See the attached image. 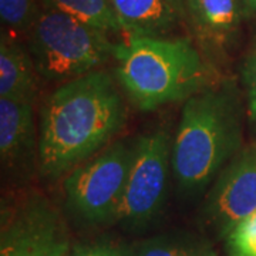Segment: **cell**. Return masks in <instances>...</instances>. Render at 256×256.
I'll return each instance as SVG.
<instances>
[{
    "instance_id": "obj_1",
    "label": "cell",
    "mask_w": 256,
    "mask_h": 256,
    "mask_svg": "<svg viewBox=\"0 0 256 256\" xmlns=\"http://www.w3.org/2000/svg\"><path fill=\"white\" fill-rule=\"evenodd\" d=\"M126 124V106L106 72L64 82L47 97L38 127V168L47 178L68 174L110 142Z\"/></svg>"
},
{
    "instance_id": "obj_2",
    "label": "cell",
    "mask_w": 256,
    "mask_h": 256,
    "mask_svg": "<svg viewBox=\"0 0 256 256\" xmlns=\"http://www.w3.org/2000/svg\"><path fill=\"white\" fill-rule=\"evenodd\" d=\"M242 142L240 102L229 82L205 86L185 101L172 142V172L186 194L204 191Z\"/></svg>"
},
{
    "instance_id": "obj_3",
    "label": "cell",
    "mask_w": 256,
    "mask_h": 256,
    "mask_svg": "<svg viewBox=\"0 0 256 256\" xmlns=\"http://www.w3.org/2000/svg\"><path fill=\"white\" fill-rule=\"evenodd\" d=\"M114 57L121 87L142 111L188 100L208 86L206 66L186 38L130 37Z\"/></svg>"
},
{
    "instance_id": "obj_4",
    "label": "cell",
    "mask_w": 256,
    "mask_h": 256,
    "mask_svg": "<svg viewBox=\"0 0 256 256\" xmlns=\"http://www.w3.org/2000/svg\"><path fill=\"white\" fill-rule=\"evenodd\" d=\"M30 52L38 76L72 82L96 72L116 53L106 32L63 12L43 8L30 32Z\"/></svg>"
},
{
    "instance_id": "obj_5",
    "label": "cell",
    "mask_w": 256,
    "mask_h": 256,
    "mask_svg": "<svg viewBox=\"0 0 256 256\" xmlns=\"http://www.w3.org/2000/svg\"><path fill=\"white\" fill-rule=\"evenodd\" d=\"M136 151V142L118 141L76 166L64 178L72 210L88 222L116 220Z\"/></svg>"
},
{
    "instance_id": "obj_6",
    "label": "cell",
    "mask_w": 256,
    "mask_h": 256,
    "mask_svg": "<svg viewBox=\"0 0 256 256\" xmlns=\"http://www.w3.org/2000/svg\"><path fill=\"white\" fill-rule=\"evenodd\" d=\"M172 168V142L165 130H156L136 141L126 191L116 220L141 228L161 212Z\"/></svg>"
},
{
    "instance_id": "obj_7",
    "label": "cell",
    "mask_w": 256,
    "mask_h": 256,
    "mask_svg": "<svg viewBox=\"0 0 256 256\" xmlns=\"http://www.w3.org/2000/svg\"><path fill=\"white\" fill-rule=\"evenodd\" d=\"M68 249L63 218L44 198L33 196L3 210L0 256H64Z\"/></svg>"
},
{
    "instance_id": "obj_8",
    "label": "cell",
    "mask_w": 256,
    "mask_h": 256,
    "mask_svg": "<svg viewBox=\"0 0 256 256\" xmlns=\"http://www.w3.org/2000/svg\"><path fill=\"white\" fill-rule=\"evenodd\" d=\"M256 210V144L242 148L224 166L205 202L210 225L225 238Z\"/></svg>"
},
{
    "instance_id": "obj_9",
    "label": "cell",
    "mask_w": 256,
    "mask_h": 256,
    "mask_svg": "<svg viewBox=\"0 0 256 256\" xmlns=\"http://www.w3.org/2000/svg\"><path fill=\"white\" fill-rule=\"evenodd\" d=\"M38 152L33 100L0 98V156L6 166L28 162Z\"/></svg>"
},
{
    "instance_id": "obj_10",
    "label": "cell",
    "mask_w": 256,
    "mask_h": 256,
    "mask_svg": "<svg viewBox=\"0 0 256 256\" xmlns=\"http://www.w3.org/2000/svg\"><path fill=\"white\" fill-rule=\"evenodd\" d=\"M122 32L160 37L172 28L178 13L168 0H110Z\"/></svg>"
},
{
    "instance_id": "obj_11",
    "label": "cell",
    "mask_w": 256,
    "mask_h": 256,
    "mask_svg": "<svg viewBox=\"0 0 256 256\" xmlns=\"http://www.w3.org/2000/svg\"><path fill=\"white\" fill-rule=\"evenodd\" d=\"M33 57L4 34L0 43V98L33 100L37 90Z\"/></svg>"
},
{
    "instance_id": "obj_12",
    "label": "cell",
    "mask_w": 256,
    "mask_h": 256,
    "mask_svg": "<svg viewBox=\"0 0 256 256\" xmlns=\"http://www.w3.org/2000/svg\"><path fill=\"white\" fill-rule=\"evenodd\" d=\"M43 8L63 12L101 32H122L110 0H42Z\"/></svg>"
},
{
    "instance_id": "obj_13",
    "label": "cell",
    "mask_w": 256,
    "mask_h": 256,
    "mask_svg": "<svg viewBox=\"0 0 256 256\" xmlns=\"http://www.w3.org/2000/svg\"><path fill=\"white\" fill-rule=\"evenodd\" d=\"M242 0H196L192 16L210 33L225 36L238 26Z\"/></svg>"
},
{
    "instance_id": "obj_14",
    "label": "cell",
    "mask_w": 256,
    "mask_h": 256,
    "mask_svg": "<svg viewBox=\"0 0 256 256\" xmlns=\"http://www.w3.org/2000/svg\"><path fill=\"white\" fill-rule=\"evenodd\" d=\"M40 12L37 0H0L2 23L14 33H30Z\"/></svg>"
},
{
    "instance_id": "obj_15",
    "label": "cell",
    "mask_w": 256,
    "mask_h": 256,
    "mask_svg": "<svg viewBox=\"0 0 256 256\" xmlns=\"http://www.w3.org/2000/svg\"><path fill=\"white\" fill-rule=\"evenodd\" d=\"M224 239L229 256H256V210Z\"/></svg>"
},
{
    "instance_id": "obj_16",
    "label": "cell",
    "mask_w": 256,
    "mask_h": 256,
    "mask_svg": "<svg viewBox=\"0 0 256 256\" xmlns=\"http://www.w3.org/2000/svg\"><path fill=\"white\" fill-rule=\"evenodd\" d=\"M201 248L186 240L174 238L150 239L141 244L136 250V256H205Z\"/></svg>"
},
{
    "instance_id": "obj_17",
    "label": "cell",
    "mask_w": 256,
    "mask_h": 256,
    "mask_svg": "<svg viewBox=\"0 0 256 256\" xmlns=\"http://www.w3.org/2000/svg\"><path fill=\"white\" fill-rule=\"evenodd\" d=\"M244 84L246 88L249 116L256 124V42L244 64Z\"/></svg>"
},
{
    "instance_id": "obj_18",
    "label": "cell",
    "mask_w": 256,
    "mask_h": 256,
    "mask_svg": "<svg viewBox=\"0 0 256 256\" xmlns=\"http://www.w3.org/2000/svg\"><path fill=\"white\" fill-rule=\"evenodd\" d=\"M64 256H126V254L116 245L98 242L70 248Z\"/></svg>"
},
{
    "instance_id": "obj_19",
    "label": "cell",
    "mask_w": 256,
    "mask_h": 256,
    "mask_svg": "<svg viewBox=\"0 0 256 256\" xmlns=\"http://www.w3.org/2000/svg\"><path fill=\"white\" fill-rule=\"evenodd\" d=\"M168 2H170V3L172 4V8L176 10V13H178V14H182L184 2H185V0H168Z\"/></svg>"
},
{
    "instance_id": "obj_20",
    "label": "cell",
    "mask_w": 256,
    "mask_h": 256,
    "mask_svg": "<svg viewBox=\"0 0 256 256\" xmlns=\"http://www.w3.org/2000/svg\"><path fill=\"white\" fill-rule=\"evenodd\" d=\"M185 2H186V4H188V8H190V12L194 13L195 6H196V0H185Z\"/></svg>"
},
{
    "instance_id": "obj_21",
    "label": "cell",
    "mask_w": 256,
    "mask_h": 256,
    "mask_svg": "<svg viewBox=\"0 0 256 256\" xmlns=\"http://www.w3.org/2000/svg\"><path fill=\"white\" fill-rule=\"evenodd\" d=\"M248 3H249V6L256 12V0H248Z\"/></svg>"
},
{
    "instance_id": "obj_22",
    "label": "cell",
    "mask_w": 256,
    "mask_h": 256,
    "mask_svg": "<svg viewBox=\"0 0 256 256\" xmlns=\"http://www.w3.org/2000/svg\"><path fill=\"white\" fill-rule=\"evenodd\" d=\"M205 256H212V255H205Z\"/></svg>"
}]
</instances>
